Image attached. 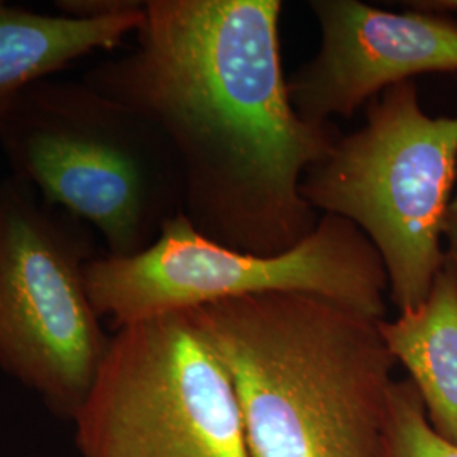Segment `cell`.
Returning a JSON list of instances; mask_svg holds the SVG:
<instances>
[{"label":"cell","mask_w":457,"mask_h":457,"mask_svg":"<svg viewBox=\"0 0 457 457\" xmlns=\"http://www.w3.org/2000/svg\"><path fill=\"white\" fill-rule=\"evenodd\" d=\"M281 11L279 0H147L136 48L83 77L163 136L180 212L215 243L260 256L315 230L302 180L343 137L292 104Z\"/></svg>","instance_id":"1"},{"label":"cell","mask_w":457,"mask_h":457,"mask_svg":"<svg viewBox=\"0 0 457 457\" xmlns=\"http://www.w3.org/2000/svg\"><path fill=\"white\" fill-rule=\"evenodd\" d=\"M190 312L228 370L251 457H383L398 362L378 319L302 292Z\"/></svg>","instance_id":"2"},{"label":"cell","mask_w":457,"mask_h":457,"mask_svg":"<svg viewBox=\"0 0 457 457\" xmlns=\"http://www.w3.org/2000/svg\"><path fill=\"white\" fill-rule=\"evenodd\" d=\"M0 147L11 175L97 228L105 254L143 251L181 211L180 170L163 136L83 80L28 88L0 126Z\"/></svg>","instance_id":"3"},{"label":"cell","mask_w":457,"mask_h":457,"mask_svg":"<svg viewBox=\"0 0 457 457\" xmlns=\"http://www.w3.org/2000/svg\"><path fill=\"white\" fill-rule=\"evenodd\" d=\"M457 177V117H430L413 80L366 107L364 126L343 136L305 173L300 192L315 212L351 220L381 256L398 312L417 309L445 262L442 226Z\"/></svg>","instance_id":"4"},{"label":"cell","mask_w":457,"mask_h":457,"mask_svg":"<svg viewBox=\"0 0 457 457\" xmlns=\"http://www.w3.org/2000/svg\"><path fill=\"white\" fill-rule=\"evenodd\" d=\"M85 285L98 317L115 328L273 292L319 295L381 320L388 275L364 232L337 215L322 213L294 249L260 256L215 243L179 212L143 251L87 262Z\"/></svg>","instance_id":"5"},{"label":"cell","mask_w":457,"mask_h":457,"mask_svg":"<svg viewBox=\"0 0 457 457\" xmlns=\"http://www.w3.org/2000/svg\"><path fill=\"white\" fill-rule=\"evenodd\" d=\"M96 256L88 224L0 180V368L71 422L111 343L85 285Z\"/></svg>","instance_id":"6"},{"label":"cell","mask_w":457,"mask_h":457,"mask_svg":"<svg viewBox=\"0 0 457 457\" xmlns=\"http://www.w3.org/2000/svg\"><path fill=\"white\" fill-rule=\"evenodd\" d=\"M73 424L83 457H251L228 370L190 311L115 328Z\"/></svg>","instance_id":"7"},{"label":"cell","mask_w":457,"mask_h":457,"mask_svg":"<svg viewBox=\"0 0 457 457\" xmlns=\"http://www.w3.org/2000/svg\"><path fill=\"white\" fill-rule=\"evenodd\" d=\"M322 43L288 80L296 112L315 122L349 119L396 83L457 73V21L437 12H390L358 0L309 2Z\"/></svg>","instance_id":"8"},{"label":"cell","mask_w":457,"mask_h":457,"mask_svg":"<svg viewBox=\"0 0 457 457\" xmlns=\"http://www.w3.org/2000/svg\"><path fill=\"white\" fill-rule=\"evenodd\" d=\"M145 2L115 16L37 14L0 0V126L33 85L97 49H114L141 28Z\"/></svg>","instance_id":"9"},{"label":"cell","mask_w":457,"mask_h":457,"mask_svg":"<svg viewBox=\"0 0 457 457\" xmlns=\"http://www.w3.org/2000/svg\"><path fill=\"white\" fill-rule=\"evenodd\" d=\"M393 358L419 393L430 427L457 445V266L445 262L424 302L379 320Z\"/></svg>","instance_id":"10"},{"label":"cell","mask_w":457,"mask_h":457,"mask_svg":"<svg viewBox=\"0 0 457 457\" xmlns=\"http://www.w3.org/2000/svg\"><path fill=\"white\" fill-rule=\"evenodd\" d=\"M383 457H457V445L430 427L422 400L410 379H396Z\"/></svg>","instance_id":"11"},{"label":"cell","mask_w":457,"mask_h":457,"mask_svg":"<svg viewBox=\"0 0 457 457\" xmlns=\"http://www.w3.org/2000/svg\"><path fill=\"white\" fill-rule=\"evenodd\" d=\"M136 2L132 0H60L56 2L63 16L79 19H98L115 16L131 9Z\"/></svg>","instance_id":"12"},{"label":"cell","mask_w":457,"mask_h":457,"mask_svg":"<svg viewBox=\"0 0 457 457\" xmlns=\"http://www.w3.org/2000/svg\"><path fill=\"white\" fill-rule=\"evenodd\" d=\"M442 239H445L447 243L445 258L457 266V195L451 200L447 207L444 226H442Z\"/></svg>","instance_id":"13"},{"label":"cell","mask_w":457,"mask_h":457,"mask_svg":"<svg viewBox=\"0 0 457 457\" xmlns=\"http://www.w3.org/2000/svg\"><path fill=\"white\" fill-rule=\"evenodd\" d=\"M413 11L424 12H457V0H419L407 4Z\"/></svg>","instance_id":"14"},{"label":"cell","mask_w":457,"mask_h":457,"mask_svg":"<svg viewBox=\"0 0 457 457\" xmlns=\"http://www.w3.org/2000/svg\"><path fill=\"white\" fill-rule=\"evenodd\" d=\"M31 457H48V456H31Z\"/></svg>","instance_id":"15"}]
</instances>
